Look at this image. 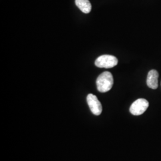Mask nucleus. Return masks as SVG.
Returning <instances> with one entry per match:
<instances>
[{"label": "nucleus", "mask_w": 161, "mask_h": 161, "mask_svg": "<svg viewBox=\"0 0 161 161\" xmlns=\"http://www.w3.org/2000/svg\"><path fill=\"white\" fill-rule=\"evenodd\" d=\"M96 84L99 92H109L114 85V78L112 74L109 72H104L98 76Z\"/></svg>", "instance_id": "obj_1"}, {"label": "nucleus", "mask_w": 161, "mask_h": 161, "mask_svg": "<svg viewBox=\"0 0 161 161\" xmlns=\"http://www.w3.org/2000/svg\"><path fill=\"white\" fill-rule=\"evenodd\" d=\"M118 64V58L112 55H102L96 60L95 65L100 68H112Z\"/></svg>", "instance_id": "obj_2"}, {"label": "nucleus", "mask_w": 161, "mask_h": 161, "mask_svg": "<svg viewBox=\"0 0 161 161\" xmlns=\"http://www.w3.org/2000/svg\"><path fill=\"white\" fill-rule=\"evenodd\" d=\"M149 106L148 101L144 98H138L132 103L130 108V113L133 115H142Z\"/></svg>", "instance_id": "obj_3"}, {"label": "nucleus", "mask_w": 161, "mask_h": 161, "mask_svg": "<svg viewBox=\"0 0 161 161\" xmlns=\"http://www.w3.org/2000/svg\"><path fill=\"white\" fill-rule=\"evenodd\" d=\"M86 102L92 112L94 115L98 116L102 114V104L95 95L92 94H89L86 97Z\"/></svg>", "instance_id": "obj_4"}, {"label": "nucleus", "mask_w": 161, "mask_h": 161, "mask_svg": "<svg viewBox=\"0 0 161 161\" xmlns=\"http://www.w3.org/2000/svg\"><path fill=\"white\" fill-rule=\"evenodd\" d=\"M159 73L156 70H150L147 77V85L150 88L155 90L158 86Z\"/></svg>", "instance_id": "obj_5"}, {"label": "nucleus", "mask_w": 161, "mask_h": 161, "mask_svg": "<svg viewBox=\"0 0 161 161\" xmlns=\"http://www.w3.org/2000/svg\"><path fill=\"white\" fill-rule=\"evenodd\" d=\"M75 4L84 13H89L92 10V4L88 0H75Z\"/></svg>", "instance_id": "obj_6"}]
</instances>
